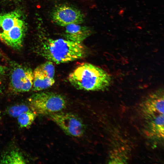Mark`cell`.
I'll return each mask as SVG.
<instances>
[{"instance_id":"15","label":"cell","mask_w":164,"mask_h":164,"mask_svg":"<svg viewBox=\"0 0 164 164\" xmlns=\"http://www.w3.org/2000/svg\"><path fill=\"white\" fill-rule=\"evenodd\" d=\"M37 67L49 78L54 79L55 68L53 62L48 60Z\"/></svg>"},{"instance_id":"2","label":"cell","mask_w":164,"mask_h":164,"mask_svg":"<svg viewBox=\"0 0 164 164\" xmlns=\"http://www.w3.org/2000/svg\"><path fill=\"white\" fill-rule=\"evenodd\" d=\"M68 80L77 90L94 91L107 88L111 84V78L101 68L85 63L79 65L69 74Z\"/></svg>"},{"instance_id":"14","label":"cell","mask_w":164,"mask_h":164,"mask_svg":"<svg viewBox=\"0 0 164 164\" xmlns=\"http://www.w3.org/2000/svg\"><path fill=\"white\" fill-rule=\"evenodd\" d=\"M31 109L29 104L21 103L9 107L6 110V113L13 118H17L23 113Z\"/></svg>"},{"instance_id":"18","label":"cell","mask_w":164,"mask_h":164,"mask_svg":"<svg viewBox=\"0 0 164 164\" xmlns=\"http://www.w3.org/2000/svg\"><path fill=\"white\" fill-rule=\"evenodd\" d=\"M1 111H0V120L1 118Z\"/></svg>"},{"instance_id":"10","label":"cell","mask_w":164,"mask_h":164,"mask_svg":"<svg viewBox=\"0 0 164 164\" xmlns=\"http://www.w3.org/2000/svg\"><path fill=\"white\" fill-rule=\"evenodd\" d=\"M28 162L23 153L15 148L6 150L0 157V163L1 164H25Z\"/></svg>"},{"instance_id":"11","label":"cell","mask_w":164,"mask_h":164,"mask_svg":"<svg viewBox=\"0 0 164 164\" xmlns=\"http://www.w3.org/2000/svg\"><path fill=\"white\" fill-rule=\"evenodd\" d=\"M55 82L54 79L49 78L36 67L33 71L32 90L34 91H42L52 86Z\"/></svg>"},{"instance_id":"9","label":"cell","mask_w":164,"mask_h":164,"mask_svg":"<svg viewBox=\"0 0 164 164\" xmlns=\"http://www.w3.org/2000/svg\"><path fill=\"white\" fill-rule=\"evenodd\" d=\"M89 27L77 24H71L66 26L65 36L66 39L75 42L81 43L91 35Z\"/></svg>"},{"instance_id":"1","label":"cell","mask_w":164,"mask_h":164,"mask_svg":"<svg viewBox=\"0 0 164 164\" xmlns=\"http://www.w3.org/2000/svg\"><path fill=\"white\" fill-rule=\"evenodd\" d=\"M35 50L45 59L58 64L82 59L87 53L81 43L62 39H47Z\"/></svg>"},{"instance_id":"6","label":"cell","mask_w":164,"mask_h":164,"mask_svg":"<svg viewBox=\"0 0 164 164\" xmlns=\"http://www.w3.org/2000/svg\"><path fill=\"white\" fill-rule=\"evenodd\" d=\"M49 116L67 135L80 137L83 136L85 132L84 124L81 119L75 114L60 111Z\"/></svg>"},{"instance_id":"4","label":"cell","mask_w":164,"mask_h":164,"mask_svg":"<svg viewBox=\"0 0 164 164\" xmlns=\"http://www.w3.org/2000/svg\"><path fill=\"white\" fill-rule=\"evenodd\" d=\"M31 109L37 115H49L61 111L67 105L66 98L61 94L52 91L35 93L28 99Z\"/></svg>"},{"instance_id":"7","label":"cell","mask_w":164,"mask_h":164,"mask_svg":"<svg viewBox=\"0 0 164 164\" xmlns=\"http://www.w3.org/2000/svg\"><path fill=\"white\" fill-rule=\"evenodd\" d=\"M51 16L54 23L63 26L71 24H80L84 20V15L80 11L65 5L55 7L51 13Z\"/></svg>"},{"instance_id":"13","label":"cell","mask_w":164,"mask_h":164,"mask_svg":"<svg viewBox=\"0 0 164 164\" xmlns=\"http://www.w3.org/2000/svg\"><path fill=\"white\" fill-rule=\"evenodd\" d=\"M37 114L31 110L25 112L17 118L19 127L21 128L29 127L36 119Z\"/></svg>"},{"instance_id":"5","label":"cell","mask_w":164,"mask_h":164,"mask_svg":"<svg viewBox=\"0 0 164 164\" xmlns=\"http://www.w3.org/2000/svg\"><path fill=\"white\" fill-rule=\"evenodd\" d=\"M33 71L29 67L16 63L11 64L9 87L13 93L28 92L32 89Z\"/></svg>"},{"instance_id":"17","label":"cell","mask_w":164,"mask_h":164,"mask_svg":"<svg viewBox=\"0 0 164 164\" xmlns=\"http://www.w3.org/2000/svg\"><path fill=\"white\" fill-rule=\"evenodd\" d=\"M1 74L0 73V94L2 93V84L1 78Z\"/></svg>"},{"instance_id":"3","label":"cell","mask_w":164,"mask_h":164,"mask_svg":"<svg viewBox=\"0 0 164 164\" xmlns=\"http://www.w3.org/2000/svg\"><path fill=\"white\" fill-rule=\"evenodd\" d=\"M142 108L147 127L151 135L161 138L164 132V94L159 90L149 94L143 102Z\"/></svg>"},{"instance_id":"16","label":"cell","mask_w":164,"mask_h":164,"mask_svg":"<svg viewBox=\"0 0 164 164\" xmlns=\"http://www.w3.org/2000/svg\"><path fill=\"white\" fill-rule=\"evenodd\" d=\"M6 68L0 64V73L1 74H4L6 71Z\"/></svg>"},{"instance_id":"8","label":"cell","mask_w":164,"mask_h":164,"mask_svg":"<svg viewBox=\"0 0 164 164\" xmlns=\"http://www.w3.org/2000/svg\"><path fill=\"white\" fill-rule=\"evenodd\" d=\"M26 29L22 19L9 31L0 34V40L14 49H19L22 45Z\"/></svg>"},{"instance_id":"12","label":"cell","mask_w":164,"mask_h":164,"mask_svg":"<svg viewBox=\"0 0 164 164\" xmlns=\"http://www.w3.org/2000/svg\"><path fill=\"white\" fill-rule=\"evenodd\" d=\"M22 19L17 11L0 15V35L9 31Z\"/></svg>"}]
</instances>
